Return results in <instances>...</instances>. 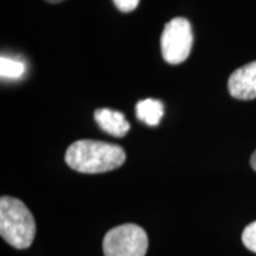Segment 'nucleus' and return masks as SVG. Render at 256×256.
I'll return each mask as SVG.
<instances>
[{"mask_svg":"<svg viewBox=\"0 0 256 256\" xmlns=\"http://www.w3.org/2000/svg\"><path fill=\"white\" fill-rule=\"evenodd\" d=\"M64 160L69 168L81 174H104L120 168L126 153L115 144L83 139L68 147Z\"/></svg>","mask_w":256,"mask_h":256,"instance_id":"1","label":"nucleus"},{"mask_svg":"<svg viewBox=\"0 0 256 256\" xmlns=\"http://www.w3.org/2000/svg\"><path fill=\"white\" fill-rule=\"evenodd\" d=\"M0 234L8 244L17 249H26L34 242V218L18 198L4 196L0 200Z\"/></svg>","mask_w":256,"mask_h":256,"instance_id":"2","label":"nucleus"},{"mask_svg":"<svg viewBox=\"0 0 256 256\" xmlns=\"http://www.w3.org/2000/svg\"><path fill=\"white\" fill-rule=\"evenodd\" d=\"M104 256H145L148 238L142 226L122 224L110 229L102 242Z\"/></svg>","mask_w":256,"mask_h":256,"instance_id":"3","label":"nucleus"},{"mask_svg":"<svg viewBox=\"0 0 256 256\" xmlns=\"http://www.w3.org/2000/svg\"><path fill=\"white\" fill-rule=\"evenodd\" d=\"M192 44L194 32L188 19L177 17L165 25L160 37V48L162 58L168 64H180L186 60Z\"/></svg>","mask_w":256,"mask_h":256,"instance_id":"4","label":"nucleus"},{"mask_svg":"<svg viewBox=\"0 0 256 256\" xmlns=\"http://www.w3.org/2000/svg\"><path fill=\"white\" fill-rule=\"evenodd\" d=\"M230 95L238 100L256 98V60L235 70L228 81Z\"/></svg>","mask_w":256,"mask_h":256,"instance_id":"5","label":"nucleus"},{"mask_svg":"<svg viewBox=\"0 0 256 256\" xmlns=\"http://www.w3.org/2000/svg\"><path fill=\"white\" fill-rule=\"evenodd\" d=\"M94 119L102 130L115 138H122L130 130V124L119 110L100 108L94 112Z\"/></svg>","mask_w":256,"mask_h":256,"instance_id":"6","label":"nucleus"},{"mask_svg":"<svg viewBox=\"0 0 256 256\" xmlns=\"http://www.w3.org/2000/svg\"><path fill=\"white\" fill-rule=\"evenodd\" d=\"M138 119L148 126H158L160 120L164 116L165 106L162 101L154 98H145L139 101L136 107Z\"/></svg>","mask_w":256,"mask_h":256,"instance_id":"7","label":"nucleus"},{"mask_svg":"<svg viewBox=\"0 0 256 256\" xmlns=\"http://www.w3.org/2000/svg\"><path fill=\"white\" fill-rule=\"evenodd\" d=\"M26 66L22 60L2 56L0 58V75L2 78L18 80L25 74Z\"/></svg>","mask_w":256,"mask_h":256,"instance_id":"8","label":"nucleus"},{"mask_svg":"<svg viewBox=\"0 0 256 256\" xmlns=\"http://www.w3.org/2000/svg\"><path fill=\"white\" fill-rule=\"evenodd\" d=\"M242 242L249 250L256 252V220L246 226L242 232Z\"/></svg>","mask_w":256,"mask_h":256,"instance_id":"9","label":"nucleus"},{"mask_svg":"<svg viewBox=\"0 0 256 256\" xmlns=\"http://www.w3.org/2000/svg\"><path fill=\"white\" fill-rule=\"evenodd\" d=\"M113 2L118 10H120L124 14H128L138 8L140 0H113Z\"/></svg>","mask_w":256,"mask_h":256,"instance_id":"10","label":"nucleus"},{"mask_svg":"<svg viewBox=\"0 0 256 256\" xmlns=\"http://www.w3.org/2000/svg\"><path fill=\"white\" fill-rule=\"evenodd\" d=\"M250 165H252V170H254V171H256V151L252 153V158H250Z\"/></svg>","mask_w":256,"mask_h":256,"instance_id":"11","label":"nucleus"},{"mask_svg":"<svg viewBox=\"0 0 256 256\" xmlns=\"http://www.w3.org/2000/svg\"><path fill=\"white\" fill-rule=\"evenodd\" d=\"M48 2H51V4H57V2H64V0H46Z\"/></svg>","mask_w":256,"mask_h":256,"instance_id":"12","label":"nucleus"}]
</instances>
